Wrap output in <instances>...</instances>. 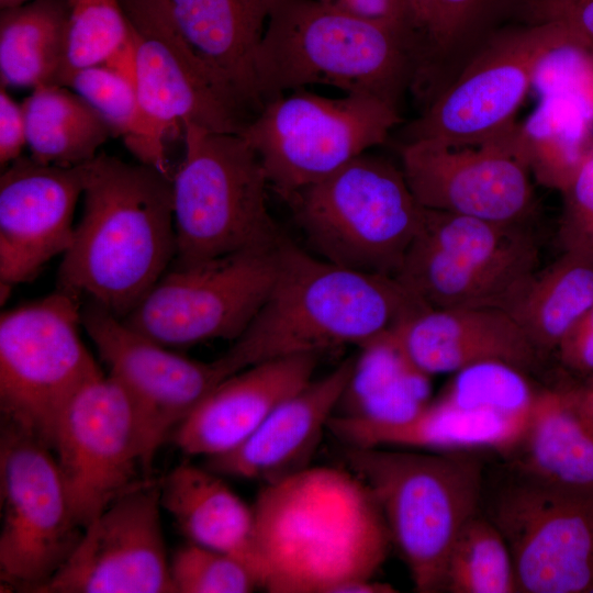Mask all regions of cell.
<instances>
[{
  "mask_svg": "<svg viewBox=\"0 0 593 593\" xmlns=\"http://www.w3.org/2000/svg\"><path fill=\"white\" fill-rule=\"evenodd\" d=\"M184 156L172 176L177 253L170 267H191L246 250L273 248L282 237L269 213V182L240 134L182 125Z\"/></svg>",
  "mask_w": 593,
  "mask_h": 593,
  "instance_id": "cell-6",
  "label": "cell"
},
{
  "mask_svg": "<svg viewBox=\"0 0 593 593\" xmlns=\"http://www.w3.org/2000/svg\"><path fill=\"white\" fill-rule=\"evenodd\" d=\"M81 326L133 404L148 471L159 447L225 378L215 360L172 351L92 300L81 306Z\"/></svg>",
  "mask_w": 593,
  "mask_h": 593,
  "instance_id": "cell-16",
  "label": "cell"
},
{
  "mask_svg": "<svg viewBox=\"0 0 593 593\" xmlns=\"http://www.w3.org/2000/svg\"><path fill=\"white\" fill-rule=\"evenodd\" d=\"M504 0H432L414 86L430 97L447 80L454 64L473 45L495 5Z\"/></svg>",
  "mask_w": 593,
  "mask_h": 593,
  "instance_id": "cell-35",
  "label": "cell"
},
{
  "mask_svg": "<svg viewBox=\"0 0 593 593\" xmlns=\"http://www.w3.org/2000/svg\"><path fill=\"white\" fill-rule=\"evenodd\" d=\"M26 146L25 119L21 103L0 88V164L7 167L22 156Z\"/></svg>",
  "mask_w": 593,
  "mask_h": 593,
  "instance_id": "cell-41",
  "label": "cell"
},
{
  "mask_svg": "<svg viewBox=\"0 0 593 593\" xmlns=\"http://www.w3.org/2000/svg\"><path fill=\"white\" fill-rule=\"evenodd\" d=\"M561 193L559 239L562 250L593 259V149Z\"/></svg>",
  "mask_w": 593,
  "mask_h": 593,
  "instance_id": "cell-39",
  "label": "cell"
},
{
  "mask_svg": "<svg viewBox=\"0 0 593 593\" xmlns=\"http://www.w3.org/2000/svg\"><path fill=\"white\" fill-rule=\"evenodd\" d=\"M82 198L57 288L124 318L175 260L172 176L100 153L86 164Z\"/></svg>",
  "mask_w": 593,
  "mask_h": 593,
  "instance_id": "cell-2",
  "label": "cell"
},
{
  "mask_svg": "<svg viewBox=\"0 0 593 593\" xmlns=\"http://www.w3.org/2000/svg\"><path fill=\"white\" fill-rule=\"evenodd\" d=\"M1 581L35 592L64 564L82 534L52 448L2 421Z\"/></svg>",
  "mask_w": 593,
  "mask_h": 593,
  "instance_id": "cell-12",
  "label": "cell"
},
{
  "mask_svg": "<svg viewBox=\"0 0 593 593\" xmlns=\"http://www.w3.org/2000/svg\"><path fill=\"white\" fill-rule=\"evenodd\" d=\"M537 393L526 371L502 361H484L455 372L439 398L466 409L529 418Z\"/></svg>",
  "mask_w": 593,
  "mask_h": 593,
  "instance_id": "cell-37",
  "label": "cell"
},
{
  "mask_svg": "<svg viewBox=\"0 0 593 593\" xmlns=\"http://www.w3.org/2000/svg\"><path fill=\"white\" fill-rule=\"evenodd\" d=\"M355 358H348L323 378L279 404L235 449L208 458L219 474L273 482L310 466L340 395Z\"/></svg>",
  "mask_w": 593,
  "mask_h": 593,
  "instance_id": "cell-23",
  "label": "cell"
},
{
  "mask_svg": "<svg viewBox=\"0 0 593 593\" xmlns=\"http://www.w3.org/2000/svg\"><path fill=\"white\" fill-rule=\"evenodd\" d=\"M569 486L526 475L504 488L489 517L503 535L523 593H574L593 582V518Z\"/></svg>",
  "mask_w": 593,
  "mask_h": 593,
  "instance_id": "cell-18",
  "label": "cell"
},
{
  "mask_svg": "<svg viewBox=\"0 0 593 593\" xmlns=\"http://www.w3.org/2000/svg\"><path fill=\"white\" fill-rule=\"evenodd\" d=\"M67 0H32L0 12V82L4 88L57 85Z\"/></svg>",
  "mask_w": 593,
  "mask_h": 593,
  "instance_id": "cell-30",
  "label": "cell"
},
{
  "mask_svg": "<svg viewBox=\"0 0 593 593\" xmlns=\"http://www.w3.org/2000/svg\"><path fill=\"white\" fill-rule=\"evenodd\" d=\"M593 307V259L563 251L537 271L507 311L540 353L557 348Z\"/></svg>",
  "mask_w": 593,
  "mask_h": 593,
  "instance_id": "cell-31",
  "label": "cell"
},
{
  "mask_svg": "<svg viewBox=\"0 0 593 593\" xmlns=\"http://www.w3.org/2000/svg\"><path fill=\"white\" fill-rule=\"evenodd\" d=\"M504 1H506V0H504Z\"/></svg>",
  "mask_w": 593,
  "mask_h": 593,
  "instance_id": "cell-46",
  "label": "cell"
},
{
  "mask_svg": "<svg viewBox=\"0 0 593 593\" xmlns=\"http://www.w3.org/2000/svg\"><path fill=\"white\" fill-rule=\"evenodd\" d=\"M425 307L395 277L337 266L283 236L266 300L215 362L227 378L270 359L359 348Z\"/></svg>",
  "mask_w": 593,
  "mask_h": 593,
  "instance_id": "cell-3",
  "label": "cell"
},
{
  "mask_svg": "<svg viewBox=\"0 0 593 593\" xmlns=\"http://www.w3.org/2000/svg\"><path fill=\"white\" fill-rule=\"evenodd\" d=\"M279 245L197 266L170 267L122 320L167 347L212 339L233 342L251 322L270 291Z\"/></svg>",
  "mask_w": 593,
  "mask_h": 593,
  "instance_id": "cell-13",
  "label": "cell"
},
{
  "mask_svg": "<svg viewBox=\"0 0 593 593\" xmlns=\"http://www.w3.org/2000/svg\"><path fill=\"white\" fill-rule=\"evenodd\" d=\"M253 506V569L270 593H348L374 579L391 538L351 470L309 466L266 483Z\"/></svg>",
  "mask_w": 593,
  "mask_h": 593,
  "instance_id": "cell-1",
  "label": "cell"
},
{
  "mask_svg": "<svg viewBox=\"0 0 593 593\" xmlns=\"http://www.w3.org/2000/svg\"><path fill=\"white\" fill-rule=\"evenodd\" d=\"M79 296L61 289L0 317L3 421L52 448L56 422L76 392L101 370L83 345Z\"/></svg>",
  "mask_w": 593,
  "mask_h": 593,
  "instance_id": "cell-11",
  "label": "cell"
},
{
  "mask_svg": "<svg viewBox=\"0 0 593 593\" xmlns=\"http://www.w3.org/2000/svg\"><path fill=\"white\" fill-rule=\"evenodd\" d=\"M407 8L410 13L411 24L414 31L421 38V46L425 32L427 30L430 12H432V0H406Z\"/></svg>",
  "mask_w": 593,
  "mask_h": 593,
  "instance_id": "cell-44",
  "label": "cell"
},
{
  "mask_svg": "<svg viewBox=\"0 0 593 593\" xmlns=\"http://www.w3.org/2000/svg\"><path fill=\"white\" fill-rule=\"evenodd\" d=\"M163 1L189 46L258 114L254 65L273 0Z\"/></svg>",
  "mask_w": 593,
  "mask_h": 593,
  "instance_id": "cell-25",
  "label": "cell"
},
{
  "mask_svg": "<svg viewBox=\"0 0 593 593\" xmlns=\"http://www.w3.org/2000/svg\"><path fill=\"white\" fill-rule=\"evenodd\" d=\"M557 348L568 363L593 369V307L567 332Z\"/></svg>",
  "mask_w": 593,
  "mask_h": 593,
  "instance_id": "cell-43",
  "label": "cell"
},
{
  "mask_svg": "<svg viewBox=\"0 0 593 593\" xmlns=\"http://www.w3.org/2000/svg\"><path fill=\"white\" fill-rule=\"evenodd\" d=\"M443 591L519 593L508 546L490 518L477 514L458 534L447 559Z\"/></svg>",
  "mask_w": 593,
  "mask_h": 593,
  "instance_id": "cell-34",
  "label": "cell"
},
{
  "mask_svg": "<svg viewBox=\"0 0 593 593\" xmlns=\"http://www.w3.org/2000/svg\"><path fill=\"white\" fill-rule=\"evenodd\" d=\"M536 116L522 127L525 157L541 183L561 192L593 149L588 138L591 120L562 94L549 100Z\"/></svg>",
  "mask_w": 593,
  "mask_h": 593,
  "instance_id": "cell-33",
  "label": "cell"
},
{
  "mask_svg": "<svg viewBox=\"0 0 593 593\" xmlns=\"http://www.w3.org/2000/svg\"><path fill=\"white\" fill-rule=\"evenodd\" d=\"M402 171L425 209L524 225L534 190L522 127L479 146L448 147L427 141L403 143Z\"/></svg>",
  "mask_w": 593,
  "mask_h": 593,
  "instance_id": "cell-17",
  "label": "cell"
},
{
  "mask_svg": "<svg viewBox=\"0 0 593 593\" xmlns=\"http://www.w3.org/2000/svg\"><path fill=\"white\" fill-rule=\"evenodd\" d=\"M131 24L134 87L146 114L167 136L186 122L242 134L256 111L184 41L163 0H120Z\"/></svg>",
  "mask_w": 593,
  "mask_h": 593,
  "instance_id": "cell-14",
  "label": "cell"
},
{
  "mask_svg": "<svg viewBox=\"0 0 593 593\" xmlns=\"http://www.w3.org/2000/svg\"><path fill=\"white\" fill-rule=\"evenodd\" d=\"M529 418L466 409L440 398L412 418L395 424H365L333 416L328 429L346 446L411 447L438 452L474 448L514 450Z\"/></svg>",
  "mask_w": 593,
  "mask_h": 593,
  "instance_id": "cell-24",
  "label": "cell"
},
{
  "mask_svg": "<svg viewBox=\"0 0 593 593\" xmlns=\"http://www.w3.org/2000/svg\"><path fill=\"white\" fill-rule=\"evenodd\" d=\"M514 449L522 475L573 488L593 483V437L559 392L538 391Z\"/></svg>",
  "mask_w": 593,
  "mask_h": 593,
  "instance_id": "cell-28",
  "label": "cell"
},
{
  "mask_svg": "<svg viewBox=\"0 0 593 593\" xmlns=\"http://www.w3.org/2000/svg\"><path fill=\"white\" fill-rule=\"evenodd\" d=\"M343 13L380 23L413 29L406 0H318ZM414 30V29H413Z\"/></svg>",
  "mask_w": 593,
  "mask_h": 593,
  "instance_id": "cell-42",
  "label": "cell"
},
{
  "mask_svg": "<svg viewBox=\"0 0 593 593\" xmlns=\"http://www.w3.org/2000/svg\"><path fill=\"white\" fill-rule=\"evenodd\" d=\"M283 200L320 258L392 277L425 214L402 169L367 152Z\"/></svg>",
  "mask_w": 593,
  "mask_h": 593,
  "instance_id": "cell-7",
  "label": "cell"
},
{
  "mask_svg": "<svg viewBox=\"0 0 593 593\" xmlns=\"http://www.w3.org/2000/svg\"><path fill=\"white\" fill-rule=\"evenodd\" d=\"M63 59L57 85L67 87L79 71L104 65L131 35L120 0H67Z\"/></svg>",
  "mask_w": 593,
  "mask_h": 593,
  "instance_id": "cell-36",
  "label": "cell"
},
{
  "mask_svg": "<svg viewBox=\"0 0 593 593\" xmlns=\"http://www.w3.org/2000/svg\"><path fill=\"white\" fill-rule=\"evenodd\" d=\"M160 488L141 482L85 528L36 593H175L160 524Z\"/></svg>",
  "mask_w": 593,
  "mask_h": 593,
  "instance_id": "cell-19",
  "label": "cell"
},
{
  "mask_svg": "<svg viewBox=\"0 0 593 593\" xmlns=\"http://www.w3.org/2000/svg\"><path fill=\"white\" fill-rule=\"evenodd\" d=\"M175 593H249L256 574L240 558L188 541L170 559Z\"/></svg>",
  "mask_w": 593,
  "mask_h": 593,
  "instance_id": "cell-38",
  "label": "cell"
},
{
  "mask_svg": "<svg viewBox=\"0 0 593 593\" xmlns=\"http://www.w3.org/2000/svg\"><path fill=\"white\" fill-rule=\"evenodd\" d=\"M347 468L369 488L419 593L443 591L450 549L478 514L482 465L466 451L346 446Z\"/></svg>",
  "mask_w": 593,
  "mask_h": 593,
  "instance_id": "cell-5",
  "label": "cell"
},
{
  "mask_svg": "<svg viewBox=\"0 0 593 593\" xmlns=\"http://www.w3.org/2000/svg\"><path fill=\"white\" fill-rule=\"evenodd\" d=\"M32 0H0V8L1 9L13 8V7L22 5Z\"/></svg>",
  "mask_w": 593,
  "mask_h": 593,
  "instance_id": "cell-45",
  "label": "cell"
},
{
  "mask_svg": "<svg viewBox=\"0 0 593 593\" xmlns=\"http://www.w3.org/2000/svg\"><path fill=\"white\" fill-rule=\"evenodd\" d=\"M31 157L74 167L91 161L112 132L102 116L69 87L40 86L21 103Z\"/></svg>",
  "mask_w": 593,
  "mask_h": 593,
  "instance_id": "cell-29",
  "label": "cell"
},
{
  "mask_svg": "<svg viewBox=\"0 0 593 593\" xmlns=\"http://www.w3.org/2000/svg\"><path fill=\"white\" fill-rule=\"evenodd\" d=\"M107 122L112 135L122 137L139 163L170 175L166 136L142 107L134 86L104 65L77 72L68 86Z\"/></svg>",
  "mask_w": 593,
  "mask_h": 593,
  "instance_id": "cell-32",
  "label": "cell"
},
{
  "mask_svg": "<svg viewBox=\"0 0 593 593\" xmlns=\"http://www.w3.org/2000/svg\"><path fill=\"white\" fill-rule=\"evenodd\" d=\"M528 23L561 24L593 52V0H522Z\"/></svg>",
  "mask_w": 593,
  "mask_h": 593,
  "instance_id": "cell-40",
  "label": "cell"
},
{
  "mask_svg": "<svg viewBox=\"0 0 593 593\" xmlns=\"http://www.w3.org/2000/svg\"><path fill=\"white\" fill-rule=\"evenodd\" d=\"M389 336L410 362L429 377L484 361H502L528 371L539 357L519 324L500 309L425 307Z\"/></svg>",
  "mask_w": 593,
  "mask_h": 593,
  "instance_id": "cell-22",
  "label": "cell"
},
{
  "mask_svg": "<svg viewBox=\"0 0 593 593\" xmlns=\"http://www.w3.org/2000/svg\"><path fill=\"white\" fill-rule=\"evenodd\" d=\"M52 449L82 528L141 483L136 480L137 469L144 471L137 416L124 389L102 371L60 413Z\"/></svg>",
  "mask_w": 593,
  "mask_h": 593,
  "instance_id": "cell-15",
  "label": "cell"
},
{
  "mask_svg": "<svg viewBox=\"0 0 593 593\" xmlns=\"http://www.w3.org/2000/svg\"><path fill=\"white\" fill-rule=\"evenodd\" d=\"M401 122L399 108L378 97L327 98L300 88L267 101L240 135L284 199L383 144Z\"/></svg>",
  "mask_w": 593,
  "mask_h": 593,
  "instance_id": "cell-9",
  "label": "cell"
},
{
  "mask_svg": "<svg viewBox=\"0 0 593 593\" xmlns=\"http://www.w3.org/2000/svg\"><path fill=\"white\" fill-rule=\"evenodd\" d=\"M316 354L287 356L245 368L221 381L172 433L179 449L206 458L245 441L284 400L313 380Z\"/></svg>",
  "mask_w": 593,
  "mask_h": 593,
  "instance_id": "cell-21",
  "label": "cell"
},
{
  "mask_svg": "<svg viewBox=\"0 0 593 593\" xmlns=\"http://www.w3.org/2000/svg\"><path fill=\"white\" fill-rule=\"evenodd\" d=\"M419 52L411 27L359 19L318 0H273L255 57L257 93L264 107L288 91L326 85L398 107L415 82Z\"/></svg>",
  "mask_w": 593,
  "mask_h": 593,
  "instance_id": "cell-4",
  "label": "cell"
},
{
  "mask_svg": "<svg viewBox=\"0 0 593 593\" xmlns=\"http://www.w3.org/2000/svg\"><path fill=\"white\" fill-rule=\"evenodd\" d=\"M538 264V245L524 225L425 209L395 278L432 309L507 312Z\"/></svg>",
  "mask_w": 593,
  "mask_h": 593,
  "instance_id": "cell-8",
  "label": "cell"
},
{
  "mask_svg": "<svg viewBox=\"0 0 593 593\" xmlns=\"http://www.w3.org/2000/svg\"><path fill=\"white\" fill-rule=\"evenodd\" d=\"M575 35L556 22H533L495 33L405 126L403 143L479 146L511 132L539 66Z\"/></svg>",
  "mask_w": 593,
  "mask_h": 593,
  "instance_id": "cell-10",
  "label": "cell"
},
{
  "mask_svg": "<svg viewBox=\"0 0 593 593\" xmlns=\"http://www.w3.org/2000/svg\"><path fill=\"white\" fill-rule=\"evenodd\" d=\"M87 164V163H86ZM86 164L63 167L21 156L0 176L1 291L33 280L71 244Z\"/></svg>",
  "mask_w": 593,
  "mask_h": 593,
  "instance_id": "cell-20",
  "label": "cell"
},
{
  "mask_svg": "<svg viewBox=\"0 0 593 593\" xmlns=\"http://www.w3.org/2000/svg\"><path fill=\"white\" fill-rule=\"evenodd\" d=\"M160 505L172 516L188 541L237 556L254 571L253 506L246 504L219 473L208 467L180 463L160 485Z\"/></svg>",
  "mask_w": 593,
  "mask_h": 593,
  "instance_id": "cell-26",
  "label": "cell"
},
{
  "mask_svg": "<svg viewBox=\"0 0 593 593\" xmlns=\"http://www.w3.org/2000/svg\"><path fill=\"white\" fill-rule=\"evenodd\" d=\"M430 402V377L403 355L389 334L359 347L334 416L365 424L412 418Z\"/></svg>",
  "mask_w": 593,
  "mask_h": 593,
  "instance_id": "cell-27",
  "label": "cell"
}]
</instances>
